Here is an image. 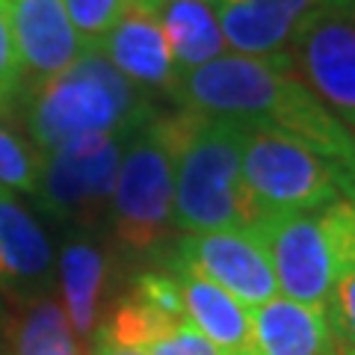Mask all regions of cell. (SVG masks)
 Instances as JSON below:
<instances>
[{
    "instance_id": "obj_1",
    "label": "cell",
    "mask_w": 355,
    "mask_h": 355,
    "mask_svg": "<svg viewBox=\"0 0 355 355\" xmlns=\"http://www.w3.org/2000/svg\"><path fill=\"white\" fill-rule=\"evenodd\" d=\"M175 101L196 113L279 128L338 166L343 172V193L355 181V133L287 69L284 53H222L181 77Z\"/></svg>"
},
{
    "instance_id": "obj_2",
    "label": "cell",
    "mask_w": 355,
    "mask_h": 355,
    "mask_svg": "<svg viewBox=\"0 0 355 355\" xmlns=\"http://www.w3.org/2000/svg\"><path fill=\"white\" fill-rule=\"evenodd\" d=\"M157 125L172 151L175 231L196 234L252 225V207L243 190L246 121L181 107V113L157 116Z\"/></svg>"
},
{
    "instance_id": "obj_3",
    "label": "cell",
    "mask_w": 355,
    "mask_h": 355,
    "mask_svg": "<svg viewBox=\"0 0 355 355\" xmlns=\"http://www.w3.org/2000/svg\"><path fill=\"white\" fill-rule=\"evenodd\" d=\"M154 116L151 101L98 48H86L62 74L36 83L30 133L44 151L89 133H133Z\"/></svg>"
},
{
    "instance_id": "obj_4",
    "label": "cell",
    "mask_w": 355,
    "mask_h": 355,
    "mask_svg": "<svg viewBox=\"0 0 355 355\" xmlns=\"http://www.w3.org/2000/svg\"><path fill=\"white\" fill-rule=\"evenodd\" d=\"M249 125V121H246ZM243 190L252 222L284 210H320L343 193V172L308 142L270 125H249Z\"/></svg>"
},
{
    "instance_id": "obj_5",
    "label": "cell",
    "mask_w": 355,
    "mask_h": 355,
    "mask_svg": "<svg viewBox=\"0 0 355 355\" xmlns=\"http://www.w3.org/2000/svg\"><path fill=\"white\" fill-rule=\"evenodd\" d=\"M175 169L157 116L128 137L113 190V228L128 254H154L172 234Z\"/></svg>"
},
{
    "instance_id": "obj_6",
    "label": "cell",
    "mask_w": 355,
    "mask_h": 355,
    "mask_svg": "<svg viewBox=\"0 0 355 355\" xmlns=\"http://www.w3.org/2000/svg\"><path fill=\"white\" fill-rule=\"evenodd\" d=\"M249 228L272 263L279 293L329 314L338 282V258L323 207L270 214Z\"/></svg>"
},
{
    "instance_id": "obj_7",
    "label": "cell",
    "mask_w": 355,
    "mask_h": 355,
    "mask_svg": "<svg viewBox=\"0 0 355 355\" xmlns=\"http://www.w3.org/2000/svg\"><path fill=\"white\" fill-rule=\"evenodd\" d=\"M287 69L347 128H355V12L323 6L284 51Z\"/></svg>"
},
{
    "instance_id": "obj_8",
    "label": "cell",
    "mask_w": 355,
    "mask_h": 355,
    "mask_svg": "<svg viewBox=\"0 0 355 355\" xmlns=\"http://www.w3.org/2000/svg\"><path fill=\"white\" fill-rule=\"evenodd\" d=\"M130 133H89L48 151L39 187L53 214L77 222L98 219L113 202L119 160Z\"/></svg>"
},
{
    "instance_id": "obj_9",
    "label": "cell",
    "mask_w": 355,
    "mask_h": 355,
    "mask_svg": "<svg viewBox=\"0 0 355 355\" xmlns=\"http://www.w3.org/2000/svg\"><path fill=\"white\" fill-rule=\"evenodd\" d=\"M172 261L228 291L246 308L263 305L279 296L272 263L249 225L184 234L178 240Z\"/></svg>"
},
{
    "instance_id": "obj_10",
    "label": "cell",
    "mask_w": 355,
    "mask_h": 355,
    "mask_svg": "<svg viewBox=\"0 0 355 355\" xmlns=\"http://www.w3.org/2000/svg\"><path fill=\"white\" fill-rule=\"evenodd\" d=\"M157 3L160 0H130V6L119 18V24L95 48L133 86L154 89V92L175 98L181 74H178L172 51L166 44Z\"/></svg>"
},
{
    "instance_id": "obj_11",
    "label": "cell",
    "mask_w": 355,
    "mask_h": 355,
    "mask_svg": "<svg viewBox=\"0 0 355 355\" xmlns=\"http://www.w3.org/2000/svg\"><path fill=\"white\" fill-rule=\"evenodd\" d=\"M326 0H219L214 6L225 44L243 57H282Z\"/></svg>"
},
{
    "instance_id": "obj_12",
    "label": "cell",
    "mask_w": 355,
    "mask_h": 355,
    "mask_svg": "<svg viewBox=\"0 0 355 355\" xmlns=\"http://www.w3.org/2000/svg\"><path fill=\"white\" fill-rule=\"evenodd\" d=\"M21 71L36 83L62 74L86 51L71 27L65 0H9Z\"/></svg>"
},
{
    "instance_id": "obj_13",
    "label": "cell",
    "mask_w": 355,
    "mask_h": 355,
    "mask_svg": "<svg viewBox=\"0 0 355 355\" xmlns=\"http://www.w3.org/2000/svg\"><path fill=\"white\" fill-rule=\"evenodd\" d=\"M249 311L252 355H329L338 347L329 314L320 308L279 293Z\"/></svg>"
},
{
    "instance_id": "obj_14",
    "label": "cell",
    "mask_w": 355,
    "mask_h": 355,
    "mask_svg": "<svg viewBox=\"0 0 355 355\" xmlns=\"http://www.w3.org/2000/svg\"><path fill=\"white\" fill-rule=\"evenodd\" d=\"M172 279L181 291L187 320L219 355H252V311L228 291L172 261Z\"/></svg>"
},
{
    "instance_id": "obj_15",
    "label": "cell",
    "mask_w": 355,
    "mask_h": 355,
    "mask_svg": "<svg viewBox=\"0 0 355 355\" xmlns=\"http://www.w3.org/2000/svg\"><path fill=\"white\" fill-rule=\"evenodd\" d=\"M157 15L181 77L225 53L228 44L222 36L216 9L205 0H160Z\"/></svg>"
},
{
    "instance_id": "obj_16",
    "label": "cell",
    "mask_w": 355,
    "mask_h": 355,
    "mask_svg": "<svg viewBox=\"0 0 355 355\" xmlns=\"http://www.w3.org/2000/svg\"><path fill=\"white\" fill-rule=\"evenodd\" d=\"M51 272V246L30 214L0 187V284H39Z\"/></svg>"
},
{
    "instance_id": "obj_17",
    "label": "cell",
    "mask_w": 355,
    "mask_h": 355,
    "mask_svg": "<svg viewBox=\"0 0 355 355\" xmlns=\"http://www.w3.org/2000/svg\"><path fill=\"white\" fill-rule=\"evenodd\" d=\"M60 279L71 331L95 335L98 314H101V291L107 284V258L89 243H69L62 249Z\"/></svg>"
},
{
    "instance_id": "obj_18",
    "label": "cell",
    "mask_w": 355,
    "mask_h": 355,
    "mask_svg": "<svg viewBox=\"0 0 355 355\" xmlns=\"http://www.w3.org/2000/svg\"><path fill=\"white\" fill-rule=\"evenodd\" d=\"M15 355H80L65 308L53 299L33 305L15 331Z\"/></svg>"
},
{
    "instance_id": "obj_19",
    "label": "cell",
    "mask_w": 355,
    "mask_h": 355,
    "mask_svg": "<svg viewBox=\"0 0 355 355\" xmlns=\"http://www.w3.org/2000/svg\"><path fill=\"white\" fill-rule=\"evenodd\" d=\"M130 0H65V12L71 18V27L86 48H95L110 30L119 24Z\"/></svg>"
},
{
    "instance_id": "obj_20",
    "label": "cell",
    "mask_w": 355,
    "mask_h": 355,
    "mask_svg": "<svg viewBox=\"0 0 355 355\" xmlns=\"http://www.w3.org/2000/svg\"><path fill=\"white\" fill-rule=\"evenodd\" d=\"M39 181H42V166L36 163V157L21 146L12 133L0 128V187L33 193L39 190Z\"/></svg>"
},
{
    "instance_id": "obj_21",
    "label": "cell",
    "mask_w": 355,
    "mask_h": 355,
    "mask_svg": "<svg viewBox=\"0 0 355 355\" xmlns=\"http://www.w3.org/2000/svg\"><path fill=\"white\" fill-rule=\"evenodd\" d=\"M329 323L340 347L355 349V266L338 275L329 302Z\"/></svg>"
},
{
    "instance_id": "obj_22",
    "label": "cell",
    "mask_w": 355,
    "mask_h": 355,
    "mask_svg": "<svg viewBox=\"0 0 355 355\" xmlns=\"http://www.w3.org/2000/svg\"><path fill=\"white\" fill-rule=\"evenodd\" d=\"M21 60L15 48L12 18H9V0H0V110H6L9 101L21 89Z\"/></svg>"
},
{
    "instance_id": "obj_23",
    "label": "cell",
    "mask_w": 355,
    "mask_h": 355,
    "mask_svg": "<svg viewBox=\"0 0 355 355\" xmlns=\"http://www.w3.org/2000/svg\"><path fill=\"white\" fill-rule=\"evenodd\" d=\"M146 352L148 355H219L187 317L172 323L169 329H163L157 338H151L146 343Z\"/></svg>"
},
{
    "instance_id": "obj_24",
    "label": "cell",
    "mask_w": 355,
    "mask_h": 355,
    "mask_svg": "<svg viewBox=\"0 0 355 355\" xmlns=\"http://www.w3.org/2000/svg\"><path fill=\"white\" fill-rule=\"evenodd\" d=\"M89 355H148L146 349H137V347H125V343H119L107 335L104 329H98L95 331V338H92V352Z\"/></svg>"
},
{
    "instance_id": "obj_25",
    "label": "cell",
    "mask_w": 355,
    "mask_h": 355,
    "mask_svg": "<svg viewBox=\"0 0 355 355\" xmlns=\"http://www.w3.org/2000/svg\"><path fill=\"white\" fill-rule=\"evenodd\" d=\"M326 6L343 9V12H355V0H326Z\"/></svg>"
},
{
    "instance_id": "obj_26",
    "label": "cell",
    "mask_w": 355,
    "mask_h": 355,
    "mask_svg": "<svg viewBox=\"0 0 355 355\" xmlns=\"http://www.w3.org/2000/svg\"><path fill=\"white\" fill-rule=\"evenodd\" d=\"M343 196H347V198H349V202H352V205H355V181H352V184H349V190H347V193H343Z\"/></svg>"
},
{
    "instance_id": "obj_27",
    "label": "cell",
    "mask_w": 355,
    "mask_h": 355,
    "mask_svg": "<svg viewBox=\"0 0 355 355\" xmlns=\"http://www.w3.org/2000/svg\"><path fill=\"white\" fill-rule=\"evenodd\" d=\"M205 3H210V6H216V3H219V0H205Z\"/></svg>"
}]
</instances>
